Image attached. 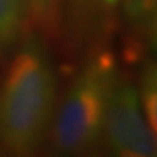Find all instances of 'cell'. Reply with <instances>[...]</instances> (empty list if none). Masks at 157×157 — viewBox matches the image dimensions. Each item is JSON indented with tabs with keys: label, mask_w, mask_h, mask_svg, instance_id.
<instances>
[{
	"label": "cell",
	"mask_w": 157,
	"mask_h": 157,
	"mask_svg": "<svg viewBox=\"0 0 157 157\" xmlns=\"http://www.w3.org/2000/svg\"><path fill=\"white\" fill-rule=\"evenodd\" d=\"M138 95L149 128L157 133V69L152 59H147L141 71Z\"/></svg>",
	"instance_id": "obj_8"
},
{
	"label": "cell",
	"mask_w": 157,
	"mask_h": 157,
	"mask_svg": "<svg viewBox=\"0 0 157 157\" xmlns=\"http://www.w3.org/2000/svg\"><path fill=\"white\" fill-rule=\"evenodd\" d=\"M26 23L24 0H0V55L19 40Z\"/></svg>",
	"instance_id": "obj_7"
},
{
	"label": "cell",
	"mask_w": 157,
	"mask_h": 157,
	"mask_svg": "<svg viewBox=\"0 0 157 157\" xmlns=\"http://www.w3.org/2000/svg\"><path fill=\"white\" fill-rule=\"evenodd\" d=\"M56 88L44 40L27 39L0 85V146L18 155L37 151L53 122Z\"/></svg>",
	"instance_id": "obj_1"
},
{
	"label": "cell",
	"mask_w": 157,
	"mask_h": 157,
	"mask_svg": "<svg viewBox=\"0 0 157 157\" xmlns=\"http://www.w3.org/2000/svg\"><path fill=\"white\" fill-rule=\"evenodd\" d=\"M26 18L39 35L58 40L63 35L61 0H24Z\"/></svg>",
	"instance_id": "obj_6"
},
{
	"label": "cell",
	"mask_w": 157,
	"mask_h": 157,
	"mask_svg": "<svg viewBox=\"0 0 157 157\" xmlns=\"http://www.w3.org/2000/svg\"><path fill=\"white\" fill-rule=\"evenodd\" d=\"M63 34L72 44H101L112 27L119 0H61Z\"/></svg>",
	"instance_id": "obj_4"
},
{
	"label": "cell",
	"mask_w": 157,
	"mask_h": 157,
	"mask_svg": "<svg viewBox=\"0 0 157 157\" xmlns=\"http://www.w3.org/2000/svg\"><path fill=\"white\" fill-rule=\"evenodd\" d=\"M103 138L112 154L122 157H154L157 151L155 133L143 114L136 85L120 74L106 106Z\"/></svg>",
	"instance_id": "obj_3"
},
{
	"label": "cell",
	"mask_w": 157,
	"mask_h": 157,
	"mask_svg": "<svg viewBox=\"0 0 157 157\" xmlns=\"http://www.w3.org/2000/svg\"><path fill=\"white\" fill-rule=\"evenodd\" d=\"M117 74L112 52L98 47L69 85L52 122V141L58 152L80 154L103 138L104 112Z\"/></svg>",
	"instance_id": "obj_2"
},
{
	"label": "cell",
	"mask_w": 157,
	"mask_h": 157,
	"mask_svg": "<svg viewBox=\"0 0 157 157\" xmlns=\"http://www.w3.org/2000/svg\"><path fill=\"white\" fill-rule=\"evenodd\" d=\"M135 55L152 50L157 37V0H119Z\"/></svg>",
	"instance_id": "obj_5"
}]
</instances>
